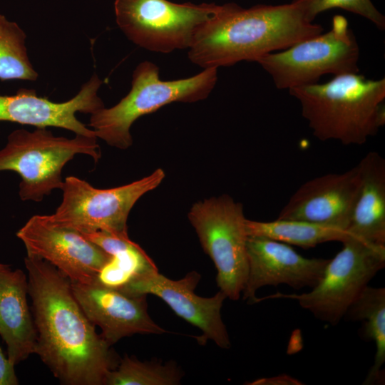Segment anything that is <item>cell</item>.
<instances>
[{
  "label": "cell",
  "mask_w": 385,
  "mask_h": 385,
  "mask_svg": "<svg viewBox=\"0 0 385 385\" xmlns=\"http://www.w3.org/2000/svg\"><path fill=\"white\" fill-rule=\"evenodd\" d=\"M188 218L217 269V287L227 298L237 300L248 272L242 205L227 195L212 197L194 204Z\"/></svg>",
  "instance_id": "ba28073f"
},
{
  "label": "cell",
  "mask_w": 385,
  "mask_h": 385,
  "mask_svg": "<svg viewBox=\"0 0 385 385\" xmlns=\"http://www.w3.org/2000/svg\"><path fill=\"white\" fill-rule=\"evenodd\" d=\"M28 296V277L23 270H0V336L14 366L35 354L37 332Z\"/></svg>",
  "instance_id": "e0dca14e"
},
{
  "label": "cell",
  "mask_w": 385,
  "mask_h": 385,
  "mask_svg": "<svg viewBox=\"0 0 385 385\" xmlns=\"http://www.w3.org/2000/svg\"><path fill=\"white\" fill-rule=\"evenodd\" d=\"M359 58V44L347 19L336 15L327 32L268 53L256 62L278 89L289 90L317 83L325 74L358 73Z\"/></svg>",
  "instance_id": "52a82bcc"
},
{
  "label": "cell",
  "mask_w": 385,
  "mask_h": 385,
  "mask_svg": "<svg viewBox=\"0 0 385 385\" xmlns=\"http://www.w3.org/2000/svg\"><path fill=\"white\" fill-rule=\"evenodd\" d=\"M71 287L87 318L101 328V337L111 346L135 334L166 332L150 317L147 295L131 294L96 282L71 281Z\"/></svg>",
  "instance_id": "4fadbf2b"
},
{
  "label": "cell",
  "mask_w": 385,
  "mask_h": 385,
  "mask_svg": "<svg viewBox=\"0 0 385 385\" xmlns=\"http://www.w3.org/2000/svg\"><path fill=\"white\" fill-rule=\"evenodd\" d=\"M322 31L320 24L306 19L294 0L250 8L226 3L199 29L188 48V58L203 69L256 61Z\"/></svg>",
  "instance_id": "7a4b0ae2"
},
{
  "label": "cell",
  "mask_w": 385,
  "mask_h": 385,
  "mask_svg": "<svg viewBox=\"0 0 385 385\" xmlns=\"http://www.w3.org/2000/svg\"><path fill=\"white\" fill-rule=\"evenodd\" d=\"M101 80L94 73L71 99L55 103L39 97L33 89H19L15 95L0 96V121L37 128L57 127L76 135L96 137L92 129L78 120L77 112L92 114L104 104L98 96Z\"/></svg>",
  "instance_id": "2e32d148"
},
{
  "label": "cell",
  "mask_w": 385,
  "mask_h": 385,
  "mask_svg": "<svg viewBox=\"0 0 385 385\" xmlns=\"http://www.w3.org/2000/svg\"><path fill=\"white\" fill-rule=\"evenodd\" d=\"M214 3L115 0L116 23L136 45L158 53L188 49L199 29L218 11Z\"/></svg>",
  "instance_id": "9c48e42d"
},
{
  "label": "cell",
  "mask_w": 385,
  "mask_h": 385,
  "mask_svg": "<svg viewBox=\"0 0 385 385\" xmlns=\"http://www.w3.org/2000/svg\"><path fill=\"white\" fill-rule=\"evenodd\" d=\"M217 81V68H205L187 78L162 81L159 68L150 61H143L133 71L130 92L115 106L91 114L88 125L109 145L127 149L133 143L130 127L138 118L173 102L204 100Z\"/></svg>",
  "instance_id": "277c9868"
},
{
  "label": "cell",
  "mask_w": 385,
  "mask_h": 385,
  "mask_svg": "<svg viewBox=\"0 0 385 385\" xmlns=\"http://www.w3.org/2000/svg\"><path fill=\"white\" fill-rule=\"evenodd\" d=\"M248 272L242 298L256 303L257 291L265 286L287 284L293 289L313 288L322 277L329 260L307 258L289 245L261 237H248Z\"/></svg>",
  "instance_id": "5bb4252c"
},
{
  "label": "cell",
  "mask_w": 385,
  "mask_h": 385,
  "mask_svg": "<svg viewBox=\"0 0 385 385\" xmlns=\"http://www.w3.org/2000/svg\"><path fill=\"white\" fill-rule=\"evenodd\" d=\"M27 255L43 259L71 281L93 283L111 256L73 228L56 225L46 215H34L19 230Z\"/></svg>",
  "instance_id": "8fae6325"
},
{
  "label": "cell",
  "mask_w": 385,
  "mask_h": 385,
  "mask_svg": "<svg viewBox=\"0 0 385 385\" xmlns=\"http://www.w3.org/2000/svg\"><path fill=\"white\" fill-rule=\"evenodd\" d=\"M97 137L76 135L55 136L46 128L33 132L18 129L8 136L0 150V171L11 170L21 177L19 195L24 201H41L63 185V167L77 154L101 158Z\"/></svg>",
  "instance_id": "5b68a950"
},
{
  "label": "cell",
  "mask_w": 385,
  "mask_h": 385,
  "mask_svg": "<svg viewBox=\"0 0 385 385\" xmlns=\"http://www.w3.org/2000/svg\"><path fill=\"white\" fill-rule=\"evenodd\" d=\"M343 247L329 260L322 277L309 292L285 294L276 293L267 299H295L318 319L337 325L344 317L369 282L385 266V245L350 237Z\"/></svg>",
  "instance_id": "8992f818"
},
{
  "label": "cell",
  "mask_w": 385,
  "mask_h": 385,
  "mask_svg": "<svg viewBox=\"0 0 385 385\" xmlns=\"http://www.w3.org/2000/svg\"><path fill=\"white\" fill-rule=\"evenodd\" d=\"M361 185L359 164L342 173H329L304 183L277 219L299 220L347 230Z\"/></svg>",
  "instance_id": "9a60e30c"
},
{
  "label": "cell",
  "mask_w": 385,
  "mask_h": 385,
  "mask_svg": "<svg viewBox=\"0 0 385 385\" xmlns=\"http://www.w3.org/2000/svg\"><path fill=\"white\" fill-rule=\"evenodd\" d=\"M81 233L111 256L93 282L121 289L134 279L158 270L153 261L128 235L103 230Z\"/></svg>",
  "instance_id": "d6986e66"
},
{
  "label": "cell",
  "mask_w": 385,
  "mask_h": 385,
  "mask_svg": "<svg viewBox=\"0 0 385 385\" xmlns=\"http://www.w3.org/2000/svg\"><path fill=\"white\" fill-rule=\"evenodd\" d=\"M29 296L37 332L35 354L64 385H104L120 361L76 301L70 279L26 255Z\"/></svg>",
  "instance_id": "6da1fadb"
},
{
  "label": "cell",
  "mask_w": 385,
  "mask_h": 385,
  "mask_svg": "<svg viewBox=\"0 0 385 385\" xmlns=\"http://www.w3.org/2000/svg\"><path fill=\"white\" fill-rule=\"evenodd\" d=\"M248 237H261L303 248L331 241L343 242L351 236L339 227L299 220H279L260 222L246 220Z\"/></svg>",
  "instance_id": "44dd1931"
},
{
  "label": "cell",
  "mask_w": 385,
  "mask_h": 385,
  "mask_svg": "<svg viewBox=\"0 0 385 385\" xmlns=\"http://www.w3.org/2000/svg\"><path fill=\"white\" fill-rule=\"evenodd\" d=\"M8 267H10V266L8 265L0 263V270Z\"/></svg>",
  "instance_id": "4316f807"
},
{
  "label": "cell",
  "mask_w": 385,
  "mask_h": 385,
  "mask_svg": "<svg viewBox=\"0 0 385 385\" xmlns=\"http://www.w3.org/2000/svg\"><path fill=\"white\" fill-rule=\"evenodd\" d=\"M200 279V274L194 271L173 280L155 270L134 279L121 289L160 298L178 316L202 331V334L197 338L200 344H204L210 339L222 349H229L230 337L221 317L227 297L220 290L211 297L197 295L195 289Z\"/></svg>",
  "instance_id": "7c38bea8"
},
{
  "label": "cell",
  "mask_w": 385,
  "mask_h": 385,
  "mask_svg": "<svg viewBox=\"0 0 385 385\" xmlns=\"http://www.w3.org/2000/svg\"><path fill=\"white\" fill-rule=\"evenodd\" d=\"M344 317L361 322L363 337L375 344L374 361L364 384H382L385 362V289L366 286Z\"/></svg>",
  "instance_id": "ffe728a7"
},
{
  "label": "cell",
  "mask_w": 385,
  "mask_h": 385,
  "mask_svg": "<svg viewBox=\"0 0 385 385\" xmlns=\"http://www.w3.org/2000/svg\"><path fill=\"white\" fill-rule=\"evenodd\" d=\"M312 134L322 141L362 145L385 124V78L358 73L289 89Z\"/></svg>",
  "instance_id": "3957f363"
},
{
  "label": "cell",
  "mask_w": 385,
  "mask_h": 385,
  "mask_svg": "<svg viewBox=\"0 0 385 385\" xmlns=\"http://www.w3.org/2000/svg\"><path fill=\"white\" fill-rule=\"evenodd\" d=\"M14 366L5 356L0 347V385H17L19 384Z\"/></svg>",
  "instance_id": "d4e9b609"
},
{
  "label": "cell",
  "mask_w": 385,
  "mask_h": 385,
  "mask_svg": "<svg viewBox=\"0 0 385 385\" xmlns=\"http://www.w3.org/2000/svg\"><path fill=\"white\" fill-rule=\"evenodd\" d=\"M182 377L181 371L174 363L140 361L125 355L108 373L104 385H177Z\"/></svg>",
  "instance_id": "7402d4cb"
},
{
  "label": "cell",
  "mask_w": 385,
  "mask_h": 385,
  "mask_svg": "<svg viewBox=\"0 0 385 385\" xmlns=\"http://www.w3.org/2000/svg\"><path fill=\"white\" fill-rule=\"evenodd\" d=\"M358 164L361 185L347 232L351 237L385 245V160L369 152Z\"/></svg>",
  "instance_id": "ac0fdd59"
},
{
  "label": "cell",
  "mask_w": 385,
  "mask_h": 385,
  "mask_svg": "<svg viewBox=\"0 0 385 385\" xmlns=\"http://www.w3.org/2000/svg\"><path fill=\"white\" fill-rule=\"evenodd\" d=\"M165 178L159 168L152 174L129 184L98 189L75 176L66 178L61 190L63 200L56 212L47 218L52 223L80 232L103 230L128 235L127 220L135 202L156 188Z\"/></svg>",
  "instance_id": "30bf717a"
},
{
  "label": "cell",
  "mask_w": 385,
  "mask_h": 385,
  "mask_svg": "<svg viewBox=\"0 0 385 385\" xmlns=\"http://www.w3.org/2000/svg\"><path fill=\"white\" fill-rule=\"evenodd\" d=\"M250 385H301L302 383L297 379L287 374H281L277 376L258 379Z\"/></svg>",
  "instance_id": "484cf974"
},
{
  "label": "cell",
  "mask_w": 385,
  "mask_h": 385,
  "mask_svg": "<svg viewBox=\"0 0 385 385\" xmlns=\"http://www.w3.org/2000/svg\"><path fill=\"white\" fill-rule=\"evenodd\" d=\"M309 22L320 13L341 9L361 16L373 23L379 30L385 29V16L371 0H294Z\"/></svg>",
  "instance_id": "cb8c5ba5"
},
{
  "label": "cell",
  "mask_w": 385,
  "mask_h": 385,
  "mask_svg": "<svg viewBox=\"0 0 385 385\" xmlns=\"http://www.w3.org/2000/svg\"><path fill=\"white\" fill-rule=\"evenodd\" d=\"M26 38L16 22L0 14V80L37 79L38 73L28 57Z\"/></svg>",
  "instance_id": "603a6c76"
}]
</instances>
